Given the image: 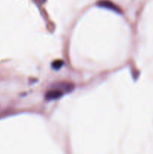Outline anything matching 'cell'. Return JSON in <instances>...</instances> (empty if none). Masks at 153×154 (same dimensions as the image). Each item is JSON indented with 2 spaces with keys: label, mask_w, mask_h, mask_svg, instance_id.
<instances>
[{
  "label": "cell",
  "mask_w": 153,
  "mask_h": 154,
  "mask_svg": "<svg viewBox=\"0 0 153 154\" xmlns=\"http://www.w3.org/2000/svg\"><path fill=\"white\" fill-rule=\"evenodd\" d=\"M74 88L73 84L69 82H58L52 84L45 94V98L47 100H56L64 95L70 93Z\"/></svg>",
  "instance_id": "cell-1"
},
{
  "label": "cell",
  "mask_w": 153,
  "mask_h": 154,
  "mask_svg": "<svg viewBox=\"0 0 153 154\" xmlns=\"http://www.w3.org/2000/svg\"><path fill=\"white\" fill-rule=\"evenodd\" d=\"M62 64L63 63L62 61H60V60H56V61H55L52 63V67L55 69H58L62 66Z\"/></svg>",
  "instance_id": "cell-3"
},
{
  "label": "cell",
  "mask_w": 153,
  "mask_h": 154,
  "mask_svg": "<svg viewBox=\"0 0 153 154\" xmlns=\"http://www.w3.org/2000/svg\"><path fill=\"white\" fill-rule=\"evenodd\" d=\"M97 5L99 6V7H102L104 8L109 9V10L117 12V13L121 12L119 8L113 2L109 1V0H100V1L98 2Z\"/></svg>",
  "instance_id": "cell-2"
}]
</instances>
